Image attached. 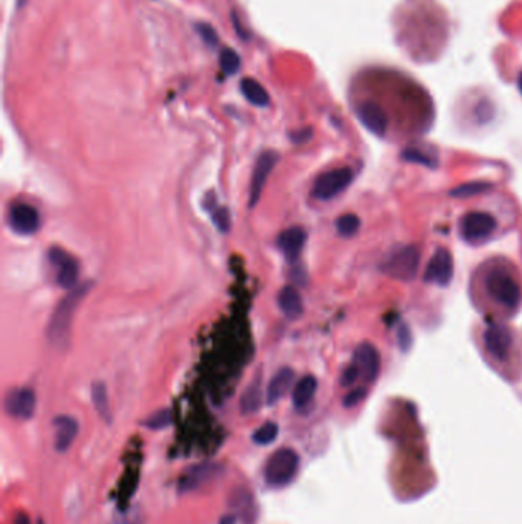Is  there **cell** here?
Returning a JSON list of instances; mask_svg holds the SVG:
<instances>
[{"instance_id":"6da1fadb","label":"cell","mask_w":522,"mask_h":524,"mask_svg":"<svg viewBox=\"0 0 522 524\" xmlns=\"http://www.w3.org/2000/svg\"><path fill=\"white\" fill-rule=\"evenodd\" d=\"M88 289L89 285L77 287L69 296H66V298L58 303V307L55 308L53 317H51L48 327V337L55 345L62 346L67 337H69L74 311L79 307V303L84 298V294L88 293Z\"/></svg>"},{"instance_id":"7a4b0ae2","label":"cell","mask_w":522,"mask_h":524,"mask_svg":"<svg viewBox=\"0 0 522 524\" xmlns=\"http://www.w3.org/2000/svg\"><path fill=\"white\" fill-rule=\"evenodd\" d=\"M300 459L297 452L290 447H282L277 450L272 457L268 459L265 469H264V477L265 481L273 487H282L286 486L296 477L299 471Z\"/></svg>"},{"instance_id":"3957f363","label":"cell","mask_w":522,"mask_h":524,"mask_svg":"<svg viewBox=\"0 0 522 524\" xmlns=\"http://www.w3.org/2000/svg\"><path fill=\"white\" fill-rule=\"evenodd\" d=\"M486 289L492 298L501 306L515 310L521 303L519 284L504 270H493L486 277Z\"/></svg>"},{"instance_id":"277c9868","label":"cell","mask_w":522,"mask_h":524,"mask_svg":"<svg viewBox=\"0 0 522 524\" xmlns=\"http://www.w3.org/2000/svg\"><path fill=\"white\" fill-rule=\"evenodd\" d=\"M352 181V171L349 167H339L325 172L314 183L313 195L317 199L328 201L339 195Z\"/></svg>"},{"instance_id":"5b68a950","label":"cell","mask_w":522,"mask_h":524,"mask_svg":"<svg viewBox=\"0 0 522 524\" xmlns=\"http://www.w3.org/2000/svg\"><path fill=\"white\" fill-rule=\"evenodd\" d=\"M48 258L55 268L57 284L63 287V289H72L77 284L80 273L79 262L62 249H53L48 253Z\"/></svg>"},{"instance_id":"8992f818","label":"cell","mask_w":522,"mask_h":524,"mask_svg":"<svg viewBox=\"0 0 522 524\" xmlns=\"http://www.w3.org/2000/svg\"><path fill=\"white\" fill-rule=\"evenodd\" d=\"M420 264V251L417 247H404L394 253L392 258L386 262V273L394 277L408 281L417 273V268Z\"/></svg>"},{"instance_id":"52a82bcc","label":"cell","mask_w":522,"mask_h":524,"mask_svg":"<svg viewBox=\"0 0 522 524\" xmlns=\"http://www.w3.org/2000/svg\"><path fill=\"white\" fill-rule=\"evenodd\" d=\"M277 162H279V155L273 150H265L264 154H260V157L257 158L250 184V207H255L259 202L260 193H262L268 176L273 172Z\"/></svg>"},{"instance_id":"ba28073f","label":"cell","mask_w":522,"mask_h":524,"mask_svg":"<svg viewBox=\"0 0 522 524\" xmlns=\"http://www.w3.org/2000/svg\"><path fill=\"white\" fill-rule=\"evenodd\" d=\"M496 229V221L490 214L470 212L461 219V233L467 241H478L490 236Z\"/></svg>"},{"instance_id":"9c48e42d","label":"cell","mask_w":522,"mask_h":524,"mask_svg":"<svg viewBox=\"0 0 522 524\" xmlns=\"http://www.w3.org/2000/svg\"><path fill=\"white\" fill-rule=\"evenodd\" d=\"M453 277V258L449 250L438 249L432 259L429 261L424 272L426 282H435L438 285H449Z\"/></svg>"},{"instance_id":"30bf717a","label":"cell","mask_w":522,"mask_h":524,"mask_svg":"<svg viewBox=\"0 0 522 524\" xmlns=\"http://www.w3.org/2000/svg\"><path fill=\"white\" fill-rule=\"evenodd\" d=\"M484 343L495 359L504 360L509 356L513 343L510 329L501 324H490L484 332Z\"/></svg>"},{"instance_id":"8fae6325","label":"cell","mask_w":522,"mask_h":524,"mask_svg":"<svg viewBox=\"0 0 522 524\" xmlns=\"http://www.w3.org/2000/svg\"><path fill=\"white\" fill-rule=\"evenodd\" d=\"M357 115L369 132H373L377 137H384L387 128H389V118L373 100L361 101L357 106Z\"/></svg>"},{"instance_id":"7c38bea8","label":"cell","mask_w":522,"mask_h":524,"mask_svg":"<svg viewBox=\"0 0 522 524\" xmlns=\"http://www.w3.org/2000/svg\"><path fill=\"white\" fill-rule=\"evenodd\" d=\"M380 353L370 343H361L354 353V365L360 371L366 382H374L378 373H380Z\"/></svg>"},{"instance_id":"4fadbf2b","label":"cell","mask_w":522,"mask_h":524,"mask_svg":"<svg viewBox=\"0 0 522 524\" xmlns=\"http://www.w3.org/2000/svg\"><path fill=\"white\" fill-rule=\"evenodd\" d=\"M10 225L19 235H32L39 230L40 215L29 204H15L10 210Z\"/></svg>"},{"instance_id":"5bb4252c","label":"cell","mask_w":522,"mask_h":524,"mask_svg":"<svg viewBox=\"0 0 522 524\" xmlns=\"http://www.w3.org/2000/svg\"><path fill=\"white\" fill-rule=\"evenodd\" d=\"M6 411L17 419H31L36 411V394L29 388L14 390L6 397Z\"/></svg>"},{"instance_id":"9a60e30c","label":"cell","mask_w":522,"mask_h":524,"mask_svg":"<svg viewBox=\"0 0 522 524\" xmlns=\"http://www.w3.org/2000/svg\"><path fill=\"white\" fill-rule=\"evenodd\" d=\"M305 241L307 233L302 227H290V229L283 230L279 235V238H277V246L282 250L286 261L294 262L299 258L303 246H305Z\"/></svg>"},{"instance_id":"2e32d148","label":"cell","mask_w":522,"mask_h":524,"mask_svg":"<svg viewBox=\"0 0 522 524\" xmlns=\"http://www.w3.org/2000/svg\"><path fill=\"white\" fill-rule=\"evenodd\" d=\"M55 429V451L66 452L74 443L75 437L79 434L77 420L69 416H58L54 420Z\"/></svg>"},{"instance_id":"e0dca14e","label":"cell","mask_w":522,"mask_h":524,"mask_svg":"<svg viewBox=\"0 0 522 524\" xmlns=\"http://www.w3.org/2000/svg\"><path fill=\"white\" fill-rule=\"evenodd\" d=\"M294 384V371L291 368H282L277 371V374L272 379L267 390V403L274 405L279 402L282 397L291 390Z\"/></svg>"},{"instance_id":"ac0fdd59","label":"cell","mask_w":522,"mask_h":524,"mask_svg":"<svg viewBox=\"0 0 522 524\" xmlns=\"http://www.w3.org/2000/svg\"><path fill=\"white\" fill-rule=\"evenodd\" d=\"M218 472L219 468L216 464H201V466L190 469L181 481V491H193V489L204 485L210 478H213Z\"/></svg>"},{"instance_id":"d6986e66","label":"cell","mask_w":522,"mask_h":524,"mask_svg":"<svg viewBox=\"0 0 522 524\" xmlns=\"http://www.w3.org/2000/svg\"><path fill=\"white\" fill-rule=\"evenodd\" d=\"M279 307L288 319H296L302 315L303 303L297 289L288 285L279 293Z\"/></svg>"},{"instance_id":"ffe728a7","label":"cell","mask_w":522,"mask_h":524,"mask_svg":"<svg viewBox=\"0 0 522 524\" xmlns=\"http://www.w3.org/2000/svg\"><path fill=\"white\" fill-rule=\"evenodd\" d=\"M317 390V380L314 376L300 379L293 390V403L297 410L308 407Z\"/></svg>"},{"instance_id":"44dd1931","label":"cell","mask_w":522,"mask_h":524,"mask_svg":"<svg viewBox=\"0 0 522 524\" xmlns=\"http://www.w3.org/2000/svg\"><path fill=\"white\" fill-rule=\"evenodd\" d=\"M241 91L251 105L265 107L269 103V96L265 88L255 79H243L241 81Z\"/></svg>"},{"instance_id":"7402d4cb","label":"cell","mask_w":522,"mask_h":524,"mask_svg":"<svg viewBox=\"0 0 522 524\" xmlns=\"http://www.w3.org/2000/svg\"><path fill=\"white\" fill-rule=\"evenodd\" d=\"M262 405V390L259 382H253L241 399V411L243 414H255Z\"/></svg>"},{"instance_id":"603a6c76","label":"cell","mask_w":522,"mask_h":524,"mask_svg":"<svg viewBox=\"0 0 522 524\" xmlns=\"http://www.w3.org/2000/svg\"><path fill=\"white\" fill-rule=\"evenodd\" d=\"M92 402H94V407L100 414V417L105 419L109 424V421H111V410H109L107 390L105 384L97 382L92 385Z\"/></svg>"},{"instance_id":"cb8c5ba5","label":"cell","mask_w":522,"mask_h":524,"mask_svg":"<svg viewBox=\"0 0 522 524\" xmlns=\"http://www.w3.org/2000/svg\"><path fill=\"white\" fill-rule=\"evenodd\" d=\"M335 227H337V230H339V233L344 236V238H351V236L356 235L360 229V218L352 214L343 215L337 219Z\"/></svg>"},{"instance_id":"d4e9b609","label":"cell","mask_w":522,"mask_h":524,"mask_svg":"<svg viewBox=\"0 0 522 524\" xmlns=\"http://www.w3.org/2000/svg\"><path fill=\"white\" fill-rule=\"evenodd\" d=\"M277 434H279V426L273 421H267L262 426H260L255 434H253V442L257 445H269L276 440Z\"/></svg>"},{"instance_id":"484cf974","label":"cell","mask_w":522,"mask_h":524,"mask_svg":"<svg viewBox=\"0 0 522 524\" xmlns=\"http://www.w3.org/2000/svg\"><path fill=\"white\" fill-rule=\"evenodd\" d=\"M219 58H221L222 71L227 75H232V74H236V72L239 71V67H241V57L238 55V53H236V51H233L230 48H224L221 51V55H219Z\"/></svg>"},{"instance_id":"4316f807","label":"cell","mask_w":522,"mask_h":524,"mask_svg":"<svg viewBox=\"0 0 522 524\" xmlns=\"http://www.w3.org/2000/svg\"><path fill=\"white\" fill-rule=\"evenodd\" d=\"M172 424V412L168 410H159L152 414L146 420V426L150 429H164Z\"/></svg>"},{"instance_id":"83f0119b","label":"cell","mask_w":522,"mask_h":524,"mask_svg":"<svg viewBox=\"0 0 522 524\" xmlns=\"http://www.w3.org/2000/svg\"><path fill=\"white\" fill-rule=\"evenodd\" d=\"M488 188H492V184L488 183H469L464 185H460L455 190H452L453 197H470V195H476V193H481L487 190Z\"/></svg>"},{"instance_id":"f1b7e54d","label":"cell","mask_w":522,"mask_h":524,"mask_svg":"<svg viewBox=\"0 0 522 524\" xmlns=\"http://www.w3.org/2000/svg\"><path fill=\"white\" fill-rule=\"evenodd\" d=\"M403 158L408 159V162H415V163H420V164H424V166H436V159H434L432 157H427L426 154H423V152L418 150V149H406L403 152Z\"/></svg>"},{"instance_id":"f546056e","label":"cell","mask_w":522,"mask_h":524,"mask_svg":"<svg viewBox=\"0 0 522 524\" xmlns=\"http://www.w3.org/2000/svg\"><path fill=\"white\" fill-rule=\"evenodd\" d=\"M196 30L199 32V36L204 39L207 45H210V46L218 45V34L212 27H210V25L199 23V25H196Z\"/></svg>"},{"instance_id":"4dcf8cb0","label":"cell","mask_w":522,"mask_h":524,"mask_svg":"<svg viewBox=\"0 0 522 524\" xmlns=\"http://www.w3.org/2000/svg\"><path fill=\"white\" fill-rule=\"evenodd\" d=\"M213 221H215V224L218 225V229L219 230H222V232H227V230H229V227H230V215H229V210H227V209H221V207H219V209H216L215 210V212H213Z\"/></svg>"},{"instance_id":"1f68e13d","label":"cell","mask_w":522,"mask_h":524,"mask_svg":"<svg viewBox=\"0 0 522 524\" xmlns=\"http://www.w3.org/2000/svg\"><path fill=\"white\" fill-rule=\"evenodd\" d=\"M365 395H366L365 388H356V390L351 391L349 394H347V397L343 399V405L347 408L356 407V405H359L361 400L365 399Z\"/></svg>"},{"instance_id":"d6a6232c","label":"cell","mask_w":522,"mask_h":524,"mask_svg":"<svg viewBox=\"0 0 522 524\" xmlns=\"http://www.w3.org/2000/svg\"><path fill=\"white\" fill-rule=\"evenodd\" d=\"M359 377H360V371L352 363V365H349L347 369L343 371V374L340 377V384H342V386H351V385L356 384V380Z\"/></svg>"},{"instance_id":"836d02e7","label":"cell","mask_w":522,"mask_h":524,"mask_svg":"<svg viewBox=\"0 0 522 524\" xmlns=\"http://www.w3.org/2000/svg\"><path fill=\"white\" fill-rule=\"evenodd\" d=\"M399 343L401 346V350L406 351L410 345V332L406 325H401L399 329Z\"/></svg>"},{"instance_id":"e575fe53","label":"cell","mask_w":522,"mask_h":524,"mask_svg":"<svg viewBox=\"0 0 522 524\" xmlns=\"http://www.w3.org/2000/svg\"><path fill=\"white\" fill-rule=\"evenodd\" d=\"M219 524H236V517L234 515H225V517L221 518Z\"/></svg>"},{"instance_id":"d590c367","label":"cell","mask_w":522,"mask_h":524,"mask_svg":"<svg viewBox=\"0 0 522 524\" xmlns=\"http://www.w3.org/2000/svg\"><path fill=\"white\" fill-rule=\"evenodd\" d=\"M14 524H31V523H29V520H28L27 515H20V517H17V518H15Z\"/></svg>"},{"instance_id":"8d00e7d4","label":"cell","mask_w":522,"mask_h":524,"mask_svg":"<svg viewBox=\"0 0 522 524\" xmlns=\"http://www.w3.org/2000/svg\"><path fill=\"white\" fill-rule=\"evenodd\" d=\"M519 89L522 92V74H521V79H519Z\"/></svg>"},{"instance_id":"74e56055","label":"cell","mask_w":522,"mask_h":524,"mask_svg":"<svg viewBox=\"0 0 522 524\" xmlns=\"http://www.w3.org/2000/svg\"><path fill=\"white\" fill-rule=\"evenodd\" d=\"M23 2H27V0H19V6H22Z\"/></svg>"},{"instance_id":"f35d334b","label":"cell","mask_w":522,"mask_h":524,"mask_svg":"<svg viewBox=\"0 0 522 524\" xmlns=\"http://www.w3.org/2000/svg\"><path fill=\"white\" fill-rule=\"evenodd\" d=\"M40 524H44V523H40Z\"/></svg>"}]
</instances>
